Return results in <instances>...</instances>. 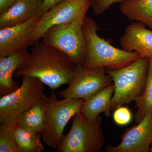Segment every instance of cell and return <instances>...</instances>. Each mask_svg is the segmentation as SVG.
Here are the masks:
<instances>
[{
	"mask_svg": "<svg viewBox=\"0 0 152 152\" xmlns=\"http://www.w3.org/2000/svg\"><path fill=\"white\" fill-rule=\"evenodd\" d=\"M125 0H93L92 4L93 12L95 15L100 16L104 14L113 4L122 3Z\"/></svg>",
	"mask_w": 152,
	"mask_h": 152,
	"instance_id": "obj_22",
	"label": "cell"
},
{
	"mask_svg": "<svg viewBox=\"0 0 152 152\" xmlns=\"http://www.w3.org/2000/svg\"><path fill=\"white\" fill-rule=\"evenodd\" d=\"M22 84L15 91L0 99V123L15 127L21 116L41 98L45 86L37 78L23 76Z\"/></svg>",
	"mask_w": 152,
	"mask_h": 152,
	"instance_id": "obj_5",
	"label": "cell"
},
{
	"mask_svg": "<svg viewBox=\"0 0 152 152\" xmlns=\"http://www.w3.org/2000/svg\"><path fill=\"white\" fill-rule=\"evenodd\" d=\"M77 67L63 52L43 42H38L31 50L27 61L16 71L14 76L37 78L55 90L71 83Z\"/></svg>",
	"mask_w": 152,
	"mask_h": 152,
	"instance_id": "obj_1",
	"label": "cell"
},
{
	"mask_svg": "<svg viewBox=\"0 0 152 152\" xmlns=\"http://www.w3.org/2000/svg\"><path fill=\"white\" fill-rule=\"evenodd\" d=\"M93 0H64L43 14L31 34L28 45L34 46L42 38L50 28L55 25L84 20Z\"/></svg>",
	"mask_w": 152,
	"mask_h": 152,
	"instance_id": "obj_8",
	"label": "cell"
},
{
	"mask_svg": "<svg viewBox=\"0 0 152 152\" xmlns=\"http://www.w3.org/2000/svg\"><path fill=\"white\" fill-rule=\"evenodd\" d=\"M17 0H0V14L4 13L8 10Z\"/></svg>",
	"mask_w": 152,
	"mask_h": 152,
	"instance_id": "obj_24",
	"label": "cell"
},
{
	"mask_svg": "<svg viewBox=\"0 0 152 152\" xmlns=\"http://www.w3.org/2000/svg\"><path fill=\"white\" fill-rule=\"evenodd\" d=\"M112 81L111 76L107 73L105 67L88 70L83 66H77L73 78L67 88L57 92V94L63 98L86 100L112 84Z\"/></svg>",
	"mask_w": 152,
	"mask_h": 152,
	"instance_id": "obj_9",
	"label": "cell"
},
{
	"mask_svg": "<svg viewBox=\"0 0 152 152\" xmlns=\"http://www.w3.org/2000/svg\"><path fill=\"white\" fill-rule=\"evenodd\" d=\"M49 99L45 96L21 116L16 126L27 130L41 134L45 124V113Z\"/></svg>",
	"mask_w": 152,
	"mask_h": 152,
	"instance_id": "obj_16",
	"label": "cell"
},
{
	"mask_svg": "<svg viewBox=\"0 0 152 152\" xmlns=\"http://www.w3.org/2000/svg\"><path fill=\"white\" fill-rule=\"evenodd\" d=\"M114 92L113 84L104 88L90 99L85 100L81 113L91 120L96 119L102 113H104L107 117H110Z\"/></svg>",
	"mask_w": 152,
	"mask_h": 152,
	"instance_id": "obj_15",
	"label": "cell"
},
{
	"mask_svg": "<svg viewBox=\"0 0 152 152\" xmlns=\"http://www.w3.org/2000/svg\"><path fill=\"white\" fill-rule=\"evenodd\" d=\"M15 137L21 152H41L44 146L41 141L40 133L15 127Z\"/></svg>",
	"mask_w": 152,
	"mask_h": 152,
	"instance_id": "obj_18",
	"label": "cell"
},
{
	"mask_svg": "<svg viewBox=\"0 0 152 152\" xmlns=\"http://www.w3.org/2000/svg\"><path fill=\"white\" fill-rule=\"evenodd\" d=\"M48 99L43 129L41 134L48 146L57 149L66 125L71 118L80 112L85 100L71 98L58 100L54 92H52Z\"/></svg>",
	"mask_w": 152,
	"mask_h": 152,
	"instance_id": "obj_6",
	"label": "cell"
},
{
	"mask_svg": "<svg viewBox=\"0 0 152 152\" xmlns=\"http://www.w3.org/2000/svg\"><path fill=\"white\" fill-rule=\"evenodd\" d=\"M141 22H133L127 26L120 39L123 50L136 52L141 58H152V30Z\"/></svg>",
	"mask_w": 152,
	"mask_h": 152,
	"instance_id": "obj_12",
	"label": "cell"
},
{
	"mask_svg": "<svg viewBox=\"0 0 152 152\" xmlns=\"http://www.w3.org/2000/svg\"><path fill=\"white\" fill-rule=\"evenodd\" d=\"M38 0H17L4 13L0 14V29L25 23L37 16Z\"/></svg>",
	"mask_w": 152,
	"mask_h": 152,
	"instance_id": "obj_14",
	"label": "cell"
},
{
	"mask_svg": "<svg viewBox=\"0 0 152 152\" xmlns=\"http://www.w3.org/2000/svg\"><path fill=\"white\" fill-rule=\"evenodd\" d=\"M152 143V112L131 128L116 146H109L107 152H148Z\"/></svg>",
	"mask_w": 152,
	"mask_h": 152,
	"instance_id": "obj_10",
	"label": "cell"
},
{
	"mask_svg": "<svg viewBox=\"0 0 152 152\" xmlns=\"http://www.w3.org/2000/svg\"><path fill=\"white\" fill-rule=\"evenodd\" d=\"M149 60L140 58L130 64L107 72L113 82L111 110L128 104L142 94L146 84Z\"/></svg>",
	"mask_w": 152,
	"mask_h": 152,
	"instance_id": "obj_4",
	"label": "cell"
},
{
	"mask_svg": "<svg viewBox=\"0 0 152 152\" xmlns=\"http://www.w3.org/2000/svg\"><path fill=\"white\" fill-rule=\"evenodd\" d=\"M40 17L37 15L20 24L0 29V57L26 50L29 38Z\"/></svg>",
	"mask_w": 152,
	"mask_h": 152,
	"instance_id": "obj_11",
	"label": "cell"
},
{
	"mask_svg": "<svg viewBox=\"0 0 152 152\" xmlns=\"http://www.w3.org/2000/svg\"><path fill=\"white\" fill-rule=\"evenodd\" d=\"M149 152H152V143L150 147Z\"/></svg>",
	"mask_w": 152,
	"mask_h": 152,
	"instance_id": "obj_25",
	"label": "cell"
},
{
	"mask_svg": "<svg viewBox=\"0 0 152 152\" xmlns=\"http://www.w3.org/2000/svg\"><path fill=\"white\" fill-rule=\"evenodd\" d=\"M64 0H38V7L37 15L41 16L54 6L61 2Z\"/></svg>",
	"mask_w": 152,
	"mask_h": 152,
	"instance_id": "obj_23",
	"label": "cell"
},
{
	"mask_svg": "<svg viewBox=\"0 0 152 152\" xmlns=\"http://www.w3.org/2000/svg\"><path fill=\"white\" fill-rule=\"evenodd\" d=\"M15 127L6 124H0V152H21L17 144Z\"/></svg>",
	"mask_w": 152,
	"mask_h": 152,
	"instance_id": "obj_20",
	"label": "cell"
},
{
	"mask_svg": "<svg viewBox=\"0 0 152 152\" xmlns=\"http://www.w3.org/2000/svg\"><path fill=\"white\" fill-rule=\"evenodd\" d=\"M102 118L88 119L80 112L73 117L70 130L64 135L58 152H99L105 144Z\"/></svg>",
	"mask_w": 152,
	"mask_h": 152,
	"instance_id": "obj_3",
	"label": "cell"
},
{
	"mask_svg": "<svg viewBox=\"0 0 152 152\" xmlns=\"http://www.w3.org/2000/svg\"><path fill=\"white\" fill-rule=\"evenodd\" d=\"M115 110L113 118L117 124L124 126L130 122L132 119V114L128 108L121 106Z\"/></svg>",
	"mask_w": 152,
	"mask_h": 152,
	"instance_id": "obj_21",
	"label": "cell"
},
{
	"mask_svg": "<svg viewBox=\"0 0 152 152\" xmlns=\"http://www.w3.org/2000/svg\"><path fill=\"white\" fill-rule=\"evenodd\" d=\"M146 84L143 93L135 101L137 110L135 114V121L138 124L147 114L152 112V58L149 59Z\"/></svg>",
	"mask_w": 152,
	"mask_h": 152,
	"instance_id": "obj_19",
	"label": "cell"
},
{
	"mask_svg": "<svg viewBox=\"0 0 152 152\" xmlns=\"http://www.w3.org/2000/svg\"><path fill=\"white\" fill-rule=\"evenodd\" d=\"M86 55L83 66L88 70L105 67L106 71L119 69L141 58L136 52L117 48L98 35L96 20L86 16L83 24Z\"/></svg>",
	"mask_w": 152,
	"mask_h": 152,
	"instance_id": "obj_2",
	"label": "cell"
},
{
	"mask_svg": "<svg viewBox=\"0 0 152 152\" xmlns=\"http://www.w3.org/2000/svg\"><path fill=\"white\" fill-rule=\"evenodd\" d=\"M84 20H77L53 26L44 34L42 42L63 52L76 66H83L86 55Z\"/></svg>",
	"mask_w": 152,
	"mask_h": 152,
	"instance_id": "obj_7",
	"label": "cell"
},
{
	"mask_svg": "<svg viewBox=\"0 0 152 152\" xmlns=\"http://www.w3.org/2000/svg\"><path fill=\"white\" fill-rule=\"evenodd\" d=\"M27 50L15 53L6 57H0V96L13 92L19 87L13 79L15 72L24 66L28 58Z\"/></svg>",
	"mask_w": 152,
	"mask_h": 152,
	"instance_id": "obj_13",
	"label": "cell"
},
{
	"mask_svg": "<svg viewBox=\"0 0 152 152\" xmlns=\"http://www.w3.org/2000/svg\"><path fill=\"white\" fill-rule=\"evenodd\" d=\"M120 10L129 20L143 23L152 30V0H125Z\"/></svg>",
	"mask_w": 152,
	"mask_h": 152,
	"instance_id": "obj_17",
	"label": "cell"
}]
</instances>
